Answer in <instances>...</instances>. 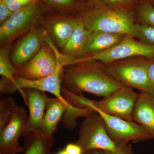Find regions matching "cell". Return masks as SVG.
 <instances>
[{"instance_id": "484cf974", "label": "cell", "mask_w": 154, "mask_h": 154, "mask_svg": "<svg viewBox=\"0 0 154 154\" xmlns=\"http://www.w3.org/2000/svg\"><path fill=\"white\" fill-rule=\"evenodd\" d=\"M8 8L4 0L0 1V23L1 25L11 17L13 14Z\"/></svg>"}, {"instance_id": "4fadbf2b", "label": "cell", "mask_w": 154, "mask_h": 154, "mask_svg": "<svg viewBox=\"0 0 154 154\" xmlns=\"http://www.w3.org/2000/svg\"><path fill=\"white\" fill-rule=\"evenodd\" d=\"M78 18L79 20L72 36L63 48V54L70 58L71 64L87 57L86 46L91 32Z\"/></svg>"}, {"instance_id": "5bb4252c", "label": "cell", "mask_w": 154, "mask_h": 154, "mask_svg": "<svg viewBox=\"0 0 154 154\" xmlns=\"http://www.w3.org/2000/svg\"><path fill=\"white\" fill-rule=\"evenodd\" d=\"M133 121L143 127L154 138V96L144 92L138 94Z\"/></svg>"}, {"instance_id": "3957f363", "label": "cell", "mask_w": 154, "mask_h": 154, "mask_svg": "<svg viewBox=\"0 0 154 154\" xmlns=\"http://www.w3.org/2000/svg\"><path fill=\"white\" fill-rule=\"evenodd\" d=\"M154 61V59L134 56L102 64L105 73L116 82L154 96V82L148 73Z\"/></svg>"}, {"instance_id": "4dcf8cb0", "label": "cell", "mask_w": 154, "mask_h": 154, "mask_svg": "<svg viewBox=\"0 0 154 154\" xmlns=\"http://www.w3.org/2000/svg\"><path fill=\"white\" fill-rule=\"evenodd\" d=\"M83 154H106L105 151L101 149H93L88 151Z\"/></svg>"}, {"instance_id": "cb8c5ba5", "label": "cell", "mask_w": 154, "mask_h": 154, "mask_svg": "<svg viewBox=\"0 0 154 154\" xmlns=\"http://www.w3.org/2000/svg\"><path fill=\"white\" fill-rule=\"evenodd\" d=\"M137 2V0H102L100 5L131 8H134Z\"/></svg>"}, {"instance_id": "d590c367", "label": "cell", "mask_w": 154, "mask_h": 154, "mask_svg": "<svg viewBox=\"0 0 154 154\" xmlns=\"http://www.w3.org/2000/svg\"><path fill=\"white\" fill-rule=\"evenodd\" d=\"M57 152H50L49 154H56Z\"/></svg>"}, {"instance_id": "1f68e13d", "label": "cell", "mask_w": 154, "mask_h": 154, "mask_svg": "<svg viewBox=\"0 0 154 154\" xmlns=\"http://www.w3.org/2000/svg\"><path fill=\"white\" fill-rule=\"evenodd\" d=\"M90 2V4L92 6V7L99 5L102 3V0H89Z\"/></svg>"}, {"instance_id": "ffe728a7", "label": "cell", "mask_w": 154, "mask_h": 154, "mask_svg": "<svg viewBox=\"0 0 154 154\" xmlns=\"http://www.w3.org/2000/svg\"><path fill=\"white\" fill-rule=\"evenodd\" d=\"M8 50L2 48L0 53V75L13 83L17 90L15 77L18 75L19 69L13 65L11 60L9 58Z\"/></svg>"}, {"instance_id": "7a4b0ae2", "label": "cell", "mask_w": 154, "mask_h": 154, "mask_svg": "<svg viewBox=\"0 0 154 154\" xmlns=\"http://www.w3.org/2000/svg\"><path fill=\"white\" fill-rule=\"evenodd\" d=\"M78 17L89 30L125 34L137 38L134 8L99 5L85 11Z\"/></svg>"}, {"instance_id": "603a6c76", "label": "cell", "mask_w": 154, "mask_h": 154, "mask_svg": "<svg viewBox=\"0 0 154 154\" xmlns=\"http://www.w3.org/2000/svg\"><path fill=\"white\" fill-rule=\"evenodd\" d=\"M137 38L142 42L154 45V27L137 23Z\"/></svg>"}, {"instance_id": "e575fe53", "label": "cell", "mask_w": 154, "mask_h": 154, "mask_svg": "<svg viewBox=\"0 0 154 154\" xmlns=\"http://www.w3.org/2000/svg\"><path fill=\"white\" fill-rule=\"evenodd\" d=\"M19 1L23 2L25 3L27 5H28L30 2H31L32 0H19Z\"/></svg>"}, {"instance_id": "ac0fdd59", "label": "cell", "mask_w": 154, "mask_h": 154, "mask_svg": "<svg viewBox=\"0 0 154 154\" xmlns=\"http://www.w3.org/2000/svg\"><path fill=\"white\" fill-rule=\"evenodd\" d=\"M79 20L78 17L52 20L48 27L59 46L63 48L72 36Z\"/></svg>"}, {"instance_id": "9a60e30c", "label": "cell", "mask_w": 154, "mask_h": 154, "mask_svg": "<svg viewBox=\"0 0 154 154\" xmlns=\"http://www.w3.org/2000/svg\"><path fill=\"white\" fill-rule=\"evenodd\" d=\"M127 36L125 34L91 30L86 46L87 57L110 49L122 41Z\"/></svg>"}, {"instance_id": "7c38bea8", "label": "cell", "mask_w": 154, "mask_h": 154, "mask_svg": "<svg viewBox=\"0 0 154 154\" xmlns=\"http://www.w3.org/2000/svg\"><path fill=\"white\" fill-rule=\"evenodd\" d=\"M26 97V105L29 110L24 134L40 129L45 114V110L50 97L46 92L34 89H23Z\"/></svg>"}, {"instance_id": "6da1fadb", "label": "cell", "mask_w": 154, "mask_h": 154, "mask_svg": "<svg viewBox=\"0 0 154 154\" xmlns=\"http://www.w3.org/2000/svg\"><path fill=\"white\" fill-rule=\"evenodd\" d=\"M61 87L79 95L84 93L103 98L125 86L108 76L102 63L85 60L63 67L61 73Z\"/></svg>"}, {"instance_id": "83f0119b", "label": "cell", "mask_w": 154, "mask_h": 154, "mask_svg": "<svg viewBox=\"0 0 154 154\" xmlns=\"http://www.w3.org/2000/svg\"><path fill=\"white\" fill-rule=\"evenodd\" d=\"M52 5L59 7H78L79 4L75 0H47Z\"/></svg>"}, {"instance_id": "f1b7e54d", "label": "cell", "mask_w": 154, "mask_h": 154, "mask_svg": "<svg viewBox=\"0 0 154 154\" xmlns=\"http://www.w3.org/2000/svg\"><path fill=\"white\" fill-rule=\"evenodd\" d=\"M65 149L68 154H83L82 149L76 143L68 144Z\"/></svg>"}, {"instance_id": "f546056e", "label": "cell", "mask_w": 154, "mask_h": 154, "mask_svg": "<svg viewBox=\"0 0 154 154\" xmlns=\"http://www.w3.org/2000/svg\"><path fill=\"white\" fill-rule=\"evenodd\" d=\"M148 73L149 77L154 82V61L149 68Z\"/></svg>"}, {"instance_id": "d6986e66", "label": "cell", "mask_w": 154, "mask_h": 154, "mask_svg": "<svg viewBox=\"0 0 154 154\" xmlns=\"http://www.w3.org/2000/svg\"><path fill=\"white\" fill-rule=\"evenodd\" d=\"M46 43L43 44L36 55L19 69L27 71L57 65L58 63L54 51Z\"/></svg>"}, {"instance_id": "7402d4cb", "label": "cell", "mask_w": 154, "mask_h": 154, "mask_svg": "<svg viewBox=\"0 0 154 154\" xmlns=\"http://www.w3.org/2000/svg\"><path fill=\"white\" fill-rule=\"evenodd\" d=\"M17 106L13 97L7 96L1 98L0 100V130L9 123Z\"/></svg>"}, {"instance_id": "277c9868", "label": "cell", "mask_w": 154, "mask_h": 154, "mask_svg": "<svg viewBox=\"0 0 154 154\" xmlns=\"http://www.w3.org/2000/svg\"><path fill=\"white\" fill-rule=\"evenodd\" d=\"M61 88L62 94L73 105L84 108H96L109 115L133 121L134 111L139 94L132 88L124 86L99 101L88 99L83 94L75 95Z\"/></svg>"}, {"instance_id": "44dd1931", "label": "cell", "mask_w": 154, "mask_h": 154, "mask_svg": "<svg viewBox=\"0 0 154 154\" xmlns=\"http://www.w3.org/2000/svg\"><path fill=\"white\" fill-rule=\"evenodd\" d=\"M137 23L154 27V6L138 1L134 7Z\"/></svg>"}, {"instance_id": "5b68a950", "label": "cell", "mask_w": 154, "mask_h": 154, "mask_svg": "<svg viewBox=\"0 0 154 154\" xmlns=\"http://www.w3.org/2000/svg\"><path fill=\"white\" fill-rule=\"evenodd\" d=\"M76 143L81 147L83 154L93 149L114 152L117 148L107 134L103 118L94 110L83 120Z\"/></svg>"}, {"instance_id": "8992f818", "label": "cell", "mask_w": 154, "mask_h": 154, "mask_svg": "<svg viewBox=\"0 0 154 154\" xmlns=\"http://www.w3.org/2000/svg\"><path fill=\"white\" fill-rule=\"evenodd\" d=\"M39 10L36 3H30L14 12L0 28L1 44L9 42L38 26Z\"/></svg>"}, {"instance_id": "4316f807", "label": "cell", "mask_w": 154, "mask_h": 154, "mask_svg": "<svg viewBox=\"0 0 154 154\" xmlns=\"http://www.w3.org/2000/svg\"><path fill=\"white\" fill-rule=\"evenodd\" d=\"M8 8L12 12H16L27 5V4L19 0H4Z\"/></svg>"}, {"instance_id": "d6a6232c", "label": "cell", "mask_w": 154, "mask_h": 154, "mask_svg": "<svg viewBox=\"0 0 154 154\" xmlns=\"http://www.w3.org/2000/svg\"><path fill=\"white\" fill-rule=\"evenodd\" d=\"M138 1H142L148 3L154 6V0H137Z\"/></svg>"}, {"instance_id": "836d02e7", "label": "cell", "mask_w": 154, "mask_h": 154, "mask_svg": "<svg viewBox=\"0 0 154 154\" xmlns=\"http://www.w3.org/2000/svg\"><path fill=\"white\" fill-rule=\"evenodd\" d=\"M56 154H68L66 151L65 149H63L57 152Z\"/></svg>"}, {"instance_id": "30bf717a", "label": "cell", "mask_w": 154, "mask_h": 154, "mask_svg": "<svg viewBox=\"0 0 154 154\" xmlns=\"http://www.w3.org/2000/svg\"><path fill=\"white\" fill-rule=\"evenodd\" d=\"M28 118L25 108L17 106L9 123L0 130V154L23 152L19 141L26 131Z\"/></svg>"}, {"instance_id": "e0dca14e", "label": "cell", "mask_w": 154, "mask_h": 154, "mask_svg": "<svg viewBox=\"0 0 154 154\" xmlns=\"http://www.w3.org/2000/svg\"><path fill=\"white\" fill-rule=\"evenodd\" d=\"M66 110L65 104L60 99L50 98L40 129L46 134L53 135Z\"/></svg>"}, {"instance_id": "2e32d148", "label": "cell", "mask_w": 154, "mask_h": 154, "mask_svg": "<svg viewBox=\"0 0 154 154\" xmlns=\"http://www.w3.org/2000/svg\"><path fill=\"white\" fill-rule=\"evenodd\" d=\"M24 154H49L54 143V135H48L40 129L23 135Z\"/></svg>"}, {"instance_id": "9c48e42d", "label": "cell", "mask_w": 154, "mask_h": 154, "mask_svg": "<svg viewBox=\"0 0 154 154\" xmlns=\"http://www.w3.org/2000/svg\"><path fill=\"white\" fill-rule=\"evenodd\" d=\"M37 88L40 91L52 94L65 103L66 110L62 121L65 128L72 130L75 129L78 125L77 119L80 117H85L91 112L89 108L73 105L63 96L61 91V79L59 71H57L52 75L40 80L37 83Z\"/></svg>"}, {"instance_id": "52a82bcc", "label": "cell", "mask_w": 154, "mask_h": 154, "mask_svg": "<svg viewBox=\"0 0 154 154\" xmlns=\"http://www.w3.org/2000/svg\"><path fill=\"white\" fill-rule=\"evenodd\" d=\"M91 109L102 116L107 134L116 143H128L130 141L136 143L154 138L148 131L134 121L109 115L96 108Z\"/></svg>"}, {"instance_id": "d4e9b609", "label": "cell", "mask_w": 154, "mask_h": 154, "mask_svg": "<svg viewBox=\"0 0 154 154\" xmlns=\"http://www.w3.org/2000/svg\"><path fill=\"white\" fill-rule=\"evenodd\" d=\"M117 149L114 152L105 151L106 154H134L132 146L128 143H116Z\"/></svg>"}, {"instance_id": "ba28073f", "label": "cell", "mask_w": 154, "mask_h": 154, "mask_svg": "<svg viewBox=\"0 0 154 154\" xmlns=\"http://www.w3.org/2000/svg\"><path fill=\"white\" fill-rule=\"evenodd\" d=\"M134 56L154 59V45L146 44L133 36L127 35L113 47L85 58L80 61L95 60L103 63H108Z\"/></svg>"}, {"instance_id": "8fae6325", "label": "cell", "mask_w": 154, "mask_h": 154, "mask_svg": "<svg viewBox=\"0 0 154 154\" xmlns=\"http://www.w3.org/2000/svg\"><path fill=\"white\" fill-rule=\"evenodd\" d=\"M48 36L46 28L37 26L27 32L14 47L11 60L13 65L20 69L38 52Z\"/></svg>"}]
</instances>
